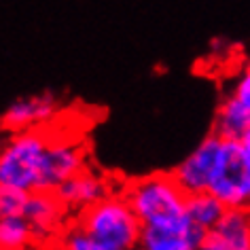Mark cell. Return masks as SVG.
I'll list each match as a JSON object with an SVG mask.
<instances>
[{"label":"cell","mask_w":250,"mask_h":250,"mask_svg":"<svg viewBox=\"0 0 250 250\" xmlns=\"http://www.w3.org/2000/svg\"><path fill=\"white\" fill-rule=\"evenodd\" d=\"M74 225L108 250H138L142 223L123 191H110L74 216Z\"/></svg>","instance_id":"6da1fadb"},{"label":"cell","mask_w":250,"mask_h":250,"mask_svg":"<svg viewBox=\"0 0 250 250\" xmlns=\"http://www.w3.org/2000/svg\"><path fill=\"white\" fill-rule=\"evenodd\" d=\"M49 136L51 132L41 127L0 140V187L20 193L41 191Z\"/></svg>","instance_id":"7a4b0ae2"},{"label":"cell","mask_w":250,"mask_h":250,"mask_svg":"<svg viewBox=\"0 0 250 250\" xmlns=\"http://www.w3.org/2000/svg\"><path fill=\"white\" fill-rule=\"evenodd\" d=\"M142 227L172 225L187 218V193L174 174H148L129 180L121 189Z\"/></svg>","instance_id":"3957f363"},{"label":"cell","mask_w":250,"mask_h":250,"mask_svg":"<svg viewBox=\"0 0 250 250\" xmlns=\"http://www.w3.org/2000/svg\"><path fill=\"white\" fill-rule=\"evenodd\" d=\"M208 191L221 199L227 208H240V206L250 208V180L242 159L240 140H223L221 157H218Z\"/></svg>","instance_id":"277c9868"},{"label":"cell","mask_w":250,"mask_h":250,"mask_svg":"<svg viewBox=\"0 0 250 250\" xmlns=\"http://www.w3.org/2000/svg\"><path fill=\"white\" fill-rule=\"evenodd\" d=\"M87 167V146L79 134H51L45 153L41 191H58L68 178Z\"/></svg>","instance_id":"5b68a950"},{"label":"cell","mask_w":250,"mask_h":250,"mask_svg":"<svg viewBox=\"0 0 250 250\" xmlns=\"http://www.w3.org/2000/svg\"><path fill=\"white\" fill-rule=\"evenodd\" d=\"M223 136L216 132L208 134L180 164L174 167L172 174L176 178V183L183 187L187 195L191 193H202L210 189L212 176H214L218 157H221L223 148Z\"/></svg>","instance_id":"8992f818"},{"label":"cell","mask_w":250,"mask_h":250,"mask_svg":"<svg viewBox=\"0 0 250 250\" xmlns=\"http://www.w3.org/2000/svg\"><path fill=\"white\" fill-rule=\"evenodd\" d=\"M20 214L32 225L39 246H53L60 233L66 229L68 210L55 191H32L26 193Z\"/></svg>","instance_id":"52a82bcc"},{"label":"cell","mask_w":250,"mask_h":250,"mask_svg":"<svg viewBox=\"0 0 250 250\" xmlns=\"http://www.w3.org/2000/svg\"><path fill=\"white\" fill-rule=\"evenodd\" d=\"M60 112V102L51 93H34L28 98H20L0 115V125L4 132H26L41 129L55 121Z\"/></svg>","instance_id":"ba28073f"},{"label":"cell","mask_w":250,"mask_h":250,"mask_svg":"<svg viewBox=\"0 0 250 250\" xmlns=\"http://www.w3.org/2000/svg\"><path fill=\"white\" fill-rule=\"evenodd\" d=\"M110 191H115V189H112L110 180L106 178L102 172L85 167V170H81L79 174H74L72 178H68L62 187H58L55 195L64 204L68 214L77 216L79 212L89 208L91 204H96L98 199L108 195Z\"/></svg>","instance_id":"9c48e42d"},{"label":"cell","mask_w":250,"mask_h":250,"mask_svg":"<svg viewBox=\"0 0 250 250\" xmlns=\"http://www.w3.org/2000/svg\"><path fill=\"white\" fill-rule=\"evenodd\" d=\"M206 231L197 229L189 218L172 225L142 227L138 250H197Z\"/></svg>","instance_id":"30bf717a"},{"label":"cell","mask_w":250,"mask_h":250,"mask_svg":"<svg viewBox=\"0 0 250 250\" xmlns=\"http://www.w3.org/2000/svg\"><path fill=\"white\" fill-rule=\"evenodd\" d=\"M210 231L229 250H250V208H227L216 227Z\"/></svg>","instance_id":"8fae6325"},{"label":"cell","mask_w":250,"mask_h":250,"mask_svg":"<svg viewBox=\"0 0 250 250\" xmlns=\"http://www.w3.org/2000/svg\"><path fill=\"white\" fill-rule=\"evenodd\" d=\"M250 127V110L237 100L233 93L223 98V102L216 108L214 117V132L223 138L240 140L246 129Z\"/></svg>","instance_id":"7c38bea8"},{"label":"cell","mask_w":250,"mask_h":250,"mask_svg":"<svg viewBox=\"0 0 250 250\" xmlns=\"http://www.w3.org/2000/svg\"><path fill=\"white\" fill-rule=\"evenodd\" d=\"M225 210H227V206L216 195H212L210 191L187 195V218H189L197 229L206 231V233L216 227V223L223 218Z\"/></svg>","instance_id":"4fadbf2b"},{"label":"cell","mask_w":250,"mask_h":250,"mask_svg":"<svg viewBox=\"0 0 250 250\" xmlns=\"http://www.w3.org/2000/svg\"><path fill=\"white\" fill-rule=\"evenodd\" d=\"M41 248L36 233L21 214L0 218V250H30Z\"/></svg>","instance_id":"5bb4252c"},{"label":"cell","mask_w":250,"mask_h":250,"mask_svg":"<svg viewBox=\"0 0 250 250\" xmlns=\"http://www.w3.org/2000/svg\"><path fill=\"white\" fill-rule=\"evenodd\" d=\"M23 199H26V193L7 189V187H0V218L20 214Z\"/></svg>","instance_id":"9a60e30c"},{"label":"cell","mask_w":250,"mask_h":250,"mask_svg":"<svg viewBox=\"0 0 250 250\" xmlns=\"http://www.w3.org/2000/svg\"><path fill=\"white\" fill-rule=\"evenodd\" d=\"M229 93H233V96L250 110V64H246L240 70V74L235 77L233 87H231Z\"/></svg>","instance_id":"2e32d148"},{"label":"cell","mask_w":250,"mask_h":250,"mask_svg":"<svg viewBox=\"0 0 250 250\" xmlns=\"http://www.w3.org/2000/svg\"><path fill=\"white\" fill-rule=\"evenodd\" d=\"M240 148H242V159H244V166H246V172H248V180H250V127L240 138Z\"/></svg>","instance_id":"e0dca14e"},{"label":"cell","mask_w":250,"mask_h":250,"mask_svg":"<svg viewBox=\"0 0 250 250\" xmlns=\"http://www.w3.org/2000/svg\"><path fill=\"white\" fill-rule=\"evenodd\" d=\"M30 250H42V248H30Z\"/></svg>","instance_id":"ac0fdd59"},{"label":"cell","mask_w":250,"mask_h":250,"mask_svg":"<svg viewBox=\"0 0 250 250\" xmlns=\"http://www.w3.org/2000/svg\"><path fill=\"white\" fill-rule=\"evenodd\" d=\"M129 250H136V248H129Z\"/></svg>","instance_id":"d6986e66"}]
</instances>
